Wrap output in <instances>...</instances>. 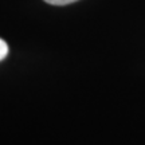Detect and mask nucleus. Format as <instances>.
Masks as SVG:
<instances>
[{
  "instance_id": "obj_2",
  "label": "nucleus",
  "mask_w": 145,
  "mask_h": 145,
  "mask_svg": "<svg viewBox=\"0 0 145 145\" xmlns=\"http://www.w3.org/2000/svg\"><path fill=\"white\" fill-rule=\"evenodd\" d=\"M46 3L52 5H66V4H71V3H75L78 0H44Z\"/></svg>"
},
{
  "instance_id": "obj_1",
  "label": "nucleus",
  "mask_w": 145,
  "mask_h": 145,
  "mask_svg": "<svg viewBox=\"0 0 145 145\" xmlns=\"http://www.w3.org/2000/svg\"><path fill=\"white\" fill-rule=\"evenodd\" d=\"M8 55V44L0 38V62Z\"/></svg>"
}]
</instances>
